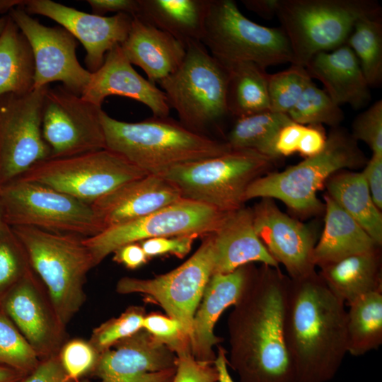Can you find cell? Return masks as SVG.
<instances>
[{
    "label": "cell",
    "mask_w": 382,
    "mask_h": 382,
    "mask_svg": "<svg viewBox=\"0 0 382 382\" xmlns=\"http://www.w3.org/2000/svg\"><path fill=\"white\" fill-rule=\"evenodd\" d=\"M289 282L279 269L252 267L227 323V362L239 382H295L284 334Z\"/></svg>",
    "instance_id": "1"
},
{
    "label": "cell",
    "mask_w": 382,
    "mask_h": 382,
    "mask_svg": "<svg viewBox=\"0 0 382 382\" xmlns=\"http://www.w3.org/2000/svg\"><path fill=\"white\" fill-rule=\"evenodd\" d=\"M284 340L295 382H329L347 352V311L316 272L289 279Z\"/></svg>",
    "instance_id": "2"
},
{
    "label": "cell",
    "mask_w": 382,
    "mask_h": 382,
    "mask_svg": "<svg viewBox=\"0 0 382 382\" xmlns=\"http://www.w3.org/2000/svg\"><path fill=\"white\" fill-rule=\"evenodd\" d=\"M100 122L106 149L149 174L160 175L177 165L232 149L226 141L195 132L169 116L127 122L114 119L102 110Z\"/></svg>",
    "instance_id": "3"
},
{
    "label": "cell",
    "mask_w": 382,
    "mask_h": 382,
    "mask_svg": "<svg viewBox=\"0 0 382 382\" xmlns=\"http://www.w3.org/2000/svg\"><path fill=\"white\" fill-rule=\"evenodd\" d=\"M22 243L30 265L43 282L54 313L63 328L86 300L84 285L94 267L83 237L28 226H11Z\"/></svg>",
    "instance_id": "4"
},
{
    "label": "cell",
    "mask_w": 382,
    "mask_h": 382,
    "mask_svg": "<svg viewBox=\"0 0 382 382\" xmlns=\"http://www.w3.org/2000/svg\"><path fill=\"white\" fill-rule=\"evenodd\" d=\"M367 160L346 129L332 127L323 149L282 172L267 173L248 187L245 199L274 198L303 214L318 213L322 203L317 192L335 173L364 166Z\"/></svg>",
    "instance_id": "5"
},
{
    "label": "cell",
    "mask_w": 382,
    "mask_h": 382,
    "mask_svg": "<svg viewBox=\"0 0 382 382\" xmlns=\"http://www.w3.org/2000/svg\"><path fill=\"white\" fill-rule=\"evenodd\" d=\"M374 0H278L276 16L292 53V63L305 66L315 54L346 43L360 18L381 16Z\"/></svg>",
    "instance_id": "6"
},
{
    "label": "cell",
    "mask_w": 382,
    "mask_h": 382,
    "mask_svg": "<svg viewBox=\"0 0 382 382\" xmlns=\"http://www.w3.org/2000/svg\"><path fill=\"white\" fill-rule=\"evenodd\" d=\"M275 160L248 149L177 165L160 175L185 199L228 212L243 207L248 186L269 173Z\"/></svg>",
    "instance_id": "7"
},
{
    "label": "cell",
    "mask_w": 382,
    "mask_h": 382,
    "mask_svg": "<svg viewBox=\"0 0 382 382\" xmlns=\"http://www.w3.org/2000/svg\"><path fill=\"white\" fill-rule=\"evenodd\" d=\"M228 71L199 41L186 45L179 67L158 84L168 105L187 128L206 134L229 115L226 105ZM207 135V134H206Z\"/></svg>",
    "instance_id": "8"
},
{
    "label": "cell",
    "mask_w": 382,
    "mask_h": 382,
    "mask_svg": "<svg viewBox=\"0 0 382 382\" xmlns=\"http://www.w3.org/2000/svg\"><path fill=\"white\" fill-rule=\"evenodd\" d=\"M200 42L224 64L251 62L267 69L293 60L282 28L252 21L233 0H211Z\"/></svg>",
    "instance_id": "9"
},
{
    "label": "cell",
    "mask_w": 382,
    "mask_h": 382,
    "mask_svg": "<svg viewBox=\"0 0 382 382\" xmlns=\"http://www.w3.org/2000/svg\"><path fill=\"white\" fill-rule=\"evenodd\" d=\"M4 220L10 226H28L83 238L103 228L90 204L37 183L16 179L0 186Z\"/></svg>",
    "instance_id": "10"
},
{
    "label": "cell",
    "mask_w": 382,
    "mask_h": 382,
    "mask_svg": "<svg viewBox=\"0 0 382 382\" xmlns=\"http://www.w3.org/2000/svg\"><path fill=\"white\" fill-rule=\"evenodd\" d=\"M148 174L120 154L104 149L45 159L17 179L45 185L91 204L122 185Z\"/></svg>",
    "instance_id": "11"
},
{
    "label": "cell",
    "mask_w": 382,
    "mask_h": 382,
    "mask_svg": "<svg viewBox=\"0 0 382 382\" xmlns=\"http://www.w3.org/2000/svg\"><path fill=\"white\" fill-rule=\"evenodd\" d=\"M224 213L182 197L145 216L84 238L83 243L96 266L108 255L128 243L182 235L204 236L214 231Z\"/></svg>",
    "instance_id": "12"
},
{
    "label": "cell",
    "mask_w": 382,
    "mask_h": 382,
    "mask_svg": "<svg viewBox=\"0 0 382 382\" xmlns=\"http://www.w3.org/2000/svg\"><path fill=\"white\" fill-rule=\"evenodd\" d=\"M49 87L0 96V186L51 156L42 132L43 102Z\"/></svg>",
    "instance_id": "13"
},
{
    "label": "cell",
    "mask_w": 382,
    "mask_h": 382,
    "mask_svg": "<svg viewBox=\"0 0 382 382\" xmlns=\"http://www.w3.org/2000/svg\"><path fill=\"white\" fill-rule=\"evenodd\" d=\"M214 272L212 238L209 234L197 250L184 263L151 279L124 277L117 283L119 294H141L161 306L168 316L178 320L190 340L195 312Z\"/></svg>",
    "instance_id": "14"
},
{
    "label": "cell",
    "mask_w": 382,
    "mask_h": 382,
    "mask_svg": "<svg viewBox=\"0 0 382 382\" xmlns=\"http://www.w3.org/2000/svg\"><path fill=\"white\" fill-rule=\"evenodd\" d=\"M101 107L62 85L47 88L42 114V137L50 158H62L106 149Z\"/></svg>",
    "instance_id": "15"
},
{
    "label": "cell",
    "mask_w": 382,
    "mask_h": 382,
    "mask_svg": "<svg viewBox=\"0 0 382 382\" xmlns=\"http://www.w3.org/2000/svg\"><path fill=\"white\" fill-rule=\"evenodd\" d=\"M8 16L31 47L35 62L33 89L59 81L65 88L81 96L91 72L78 61L76 38L62 26L49 27L40 23L21 6L11 9Z\"/></svg>",
    "instance_id": "16"
},
{
    "label": "cell",
    "mask_w": 382,
    "mask_h": 382,
    "mask_svg": "<svg viewBox=\"0 0 382 382\" xmlns=\"http://www.w3.org/2000/svg\"><path fill=\"white\" fill-rule=\"evenodd\" d=\"M177 356L140 330L98 354L91 371L99 382H172Z\"/></svg>",
    "instance_id": "17"
},
{
    "label": "cell",
    "mask_w": 382,
    "mask_h": 382,
    "mask_svg": "<svg viewBox=\"0 0 382 382\" xmlns=\"http://www.w3.org/2000/svg\"><path fill=\"white\" fill-rule=\"evenodd\" d=\"M21 7L30 15L54 21L77 39L85 48V64L91 73L102 66L110 50L125 41L133 20L127 13L99 16L51 0H25Z\"/></svg>",
    "instance_id": "18"
},
{
    "label": "cell",
    "mask_w": 382,
    "mask_h": 382,
    "mask_svg": "<svg viewBox=\"0 0 382 382\" xmlns=\"http://www.w3.org/2000/svg\"><path fill=\"white\" fill-rule=\"evenodd\" d=\"M252 210L256 234L273 258L285 267L289 279L315 272L316 237L307 226L282 212L270 198H262Z\"/></svg>",
    "instance_id": "19"
},
{
    "label": "cell",
    "mask_w": 382,
    "mask_h": 382,
    "mask_svg": "<svg viewBox=\"0 0 382 382\" xmlns=\"http://www.w3.org/2000/svg\"><path fill=\"white\" fill-rule=\"evenodd\" d=\"M4 308L40 359L59 354L65 328L49 298L43 294L32 268L10 289Z\"/></svg>",
    "instance_id": "20"
},
{
    "label": "cell",
    "mask_w": 382,
    "mask_h": 382,
    "mask_svg": "<svg viewBox=\"0 0 382 382\" xmlns=\"http://www.w3.org/2000/svg\"><path fill=\"white\" fill-rule=\"evenodd\" d=\"M110 96H124L146 105L154 117H168L170 108L163 91L138 74L120 45L105 55L102 66L91 73L81 97L101 107Z\"/></svg>",
    "instance_id": "21"
},
{
    "label": "cell",
    "mask_w": 382,
    "mask_h": 382,
    "mask_svg": "<svg viewBox=\"0 0 382 382\" xmlns=\"http://www.w3.org/2000/svg\"><path fill=\"white\" fill-rule=\"evenodd\" d=\"M180 198L170 182L148 174L122 185L91 205L105 230L145 216Z\"/></svg>",
    "instance_id": "22"
},
{
    "label": "cell",
    "mask_w": 382,
    "mask_h": 382,
    "mask_svg": "<svg viewBox=\"0 0 382 382\" xmlns=\"http://www.w3.org/2000/svg\"><path fill=\"white\" fill-rule=\"evenodd\" d=\"M252 267L248 264L233 272L210 277L192 323L190 349L197 360L214 364L213 347L222 341L214 335L215 324L224 311L239 299Z\"/></svg>",
    "instance_id": "23"
},
{
    "label": "cell",
    "mask_w": 382,
    "mask_h": 382,
    "mask_svg": "<svg viewBox=\"0 0 382 382\" xmlns=\"http://www.w3.org/2000/svg\"><path fill=\"white\" fill-rule=\"evenodd\" d=\"M209 235L214 255L213 274L228 273L254 262L279 269V263L256 234L250 208L243 206L225 212Z\"/></svg>",
    "instance_id": "24"
},
{
    "label": "cell",
    "mask_w": 382,
    "mask_h": 382,
    "mask_svg": "<svg viewBox=\"0 0 382 382\" xmlns=\"http://www.w3.org/2000/svg\"><path fill=\"white\" fill-rule=\"evenodd\" d=\"M305 68L311 79L323 83L325 92L339 105L347 103L354 109H361L371 100V88L347 44L315 54Z\"/></svg>",
    "instance_id": "25"
},
{
    "label": "cell",
    "mask_w": 382,
    "mask_h": 382,
    "mask_svg": "<svg viewBox=\"0 0 382 382\" xmlns=\"http://www.w3.org/2000/svg\"><path fill=\"white\" fill-rule=\"evenodd\" d=\"M120 46L129 62L140 67L154 84L173 74L186 54L183 42L139 17H133Z\"/></svg>",
    "instance_id": "26"
},
{
    "label": "cell",
    "mask_w": 382,
    "mask_h": 382,
    "mask_svg": "<svg viewBox=\"0 0 382 382\" xmlns=\"http://www.w3.org/2000/svg\"><path fill=\"white\" fill-rule=\"evenodd\" d=\"M324 198L325 226L313 250L316 266L321 267L379 248L365 230L329 195Z\"/></svg>",
    "instance_id": "27"
},
{
    "label": "cell",
    "mask_w": 382,
    "mask_h": 382,
    "mask_svg": "<svg viewBox=\"0 0 382 382\" xmlns=\"http://www.w3.org/2000/svg\"><path fill=\"white\" fill-rule=\"evenodd\" d=\"M137 16L185 45L201 41L211 0H139Z\"/></svg>",
    "instance_id": "28"
},
{
    "label": "cell",
    "mask_w": 382,
    "mask_h": 382,
    "mask_svg": "<svg viewBox=\"0 0 382 382\" xmlns=\"http://www.w3.org/2000/svg\"><path fill=\"white\" fill-rule=\"evenodd\" d=\"M320 267L318 274L347 305L365 294L382 292L379 248L352 255Z\"/></svg>",
    "instance_id": "29"
},
{
    "label": "cell",
    "mask_w": 382,
    "mask_h": 382,
    "mask_svg": "<svg viewBox=\"0 0 382 382\" xmlns=\"http://www.w3.org/2000/svg\"><path fill=\"white\" fill-rule=\"evenodd\" d=\"M329 195L378 245L382 243V214L374 203L362 173L338 171L326 181Z\"/></svg>",
    "instance_id": "30"
},
{
    "label": "cell",
    "mask_w": 382,
    "mask_h": 382,
    "mask_svg": "<svg viewBox=\"0 0 382 382\" xmlns=\"http://www.w3.org/2000/svg\"><path fill=\"white\" fill-rule=\"evenodd\" d=\"M34 76L35 62L30 43L8 14L0 35V96L30 92Z\"/></svg>",
    "instance_id": "31"
},
{
    "label": "cell",
    "mask_w": 382,
    "mask_h": 382,
    "mask_svg": "<svg viewBox=\"0 0 382 382\" xmlns=\"http://www.w3.org/2000/svg\"><path fill=\"white\" fill-rule=\"evenodd\" d=\"M224 64L228 71L226 105L229 115L237 118L270 111L266 69L251 62Z\"/></svg>",
    "instance_id": "32"
},
{
    "label": "cell",
    "mask_w": 382,
    "mask_h": 382,
    "mask_svg": "<svg viewBox=\"0 0 382 382\" xmlns=\"http://www.w3.org/2000/svg\"><path fill=\"white\" fill-rule=\"evenodd\" d=\"M347 352L360 357L382 344V292L365 294L348 305Z\"/></svg>",
    "instance_id": "33"
},
{
    "label": "cell",
    "mask_w": 382,
    "mask_h": 382,
    "mask_svg": "<svg viewBox=\"0 0 382 382\" xmlns=\"http://www.w3.org/2000/svg\"><path fill=\"white\" fill-rule=\"evenodd\" d=\"M291 120L287 115L266 111L236 118L226 143L232 149H248L277 161L273 144L279 130Z\"/></svg>",
    "instance_id": "34"
},
{
    "label": "cell",
    "mask_w": 382,
    "mask_h": 382,
    "mask_svg": "<svg viewBox=\"0 0 382 382\" xmlns=\"http://www.w3.org/2000/svg\"><path fill=\"white\" fill-rule=\"evenodd\" d=\"M381 16L358 20L349 35L347 44L356 56L370 88L382 83V21Z\"/></svg>",
    "instance_id": "35"
},
{
    "label": "cell",
    "mask_w": 382,
    "mask_h": 382,
    "mask_svg": "<svg viewBox=\"0 0 382 382\" xmlns=\"http://www.w3.org/2000/svg\"><path fill=\"white\" fill-rule=\"evenodd\" d=\"M294 122L303 125L338 127L345 115L340 105L335 103L325 90L311 81L303 91L296 105L288 113Z\"/></svg>",
    "instance_id": "36"
},
{
    "label": "cell",
    "mask_w": 382,
    "mask_h": 382,
    "mask_svg": "<svg viewBox=\"0 0 382 382\" xmlns=\"http://www.w3.org/2000/svg\"><path fill=\"white\" fill-rule=\"evenodd\" d=\"M311 81L305 66L294 64L279 72L269 74L267 91L270 111L288 115Z\"/></svg>",
    "instance_id": "37"
},
{
    "label": "cell",
    "mask_w": 382,
    "mask_h": 382,
    "mask_svg": "<svg viewBox=\"0 0 382 382\" xmlns=\"http://www.w3.org/2000/svg\"><path fill=\"white\" fill-rule=\"evenodd\" d=\"M40 362L37 353L14 323L0 313V364L27 375Z\"/></svg>",
    "instance_id": "38"
},
{
    "label": "cell",
    "mask_w": 382,
    "mask_h": 382,
    "mask_svg": "<svg viewBox=\"0 0 382 382\" xmlns=\"http://www.w3.org/2000/svg\"><path fill=\"white\" fill-rule=\"evenodd\" d=\"M30 270L22 243L6 224L0 230V292L11 288Z\"/></svg>",
    "instance_id": "39"
},
{
    "label": "cell",
    "mask_w": 382,
    "mask_h": 382,
    "mask_svg": "<svg viewBox=\"0 0 382 382\" xmlns=\"http://www.w3.org/2000/svg\"><path fill=\"white\" fill-rule=\"evenodd\" d=\"M144 316L141 307L131 306L119 317L110 319L95 328L89 343L99 354L116 342L141 330Z\"/></svg>",
    "instance_id": "40"
},
{
    "label": "cell",
    "mask_w": 382,
    "mask_h": 382,
    "mask_svg": "<svg viewBox=\"0 0 382 382\" xmlns=\"http://www.w3.org/2000/svg\"><path fill=\"white\" fill-rule=\"evenodd\" d=\"M142 329L175 354L191 351L190 338L176 320L158 313L144 316Z\"/></svg>",
    "instance_id": "41"
},
{
    "label": "cell",
    "mask_w": 382,
    "mask_h": 382,
    "mask_svg": "<svg viewBox=\"0 0 382 382\" xmlns=\"http://www.w3.org/2000/svg\"><path fill=\"white\" fill-rule=\"evenodd\" d=\"M59 356L66 376L72 381H76L93 371L98 354L89 342L74 339L64 344Z\"/></svg>",
    "instance_id": "42"
},
{
    "label": "cell",
    "mask_w": 382,
    "mask_h": 382,
    "mask_svg": "<svg viewBox=\"0 0 382 382\" xmlns=\"http://www.w3.org/2000/svg\"><path fill=\"white\" fill-rule=\"evenodd\" d=\"M352 137L366 143L373 154L382 155V100L359 113L352 123Z\"/></svg>",
    "instance_id": "43"
},
{
    "label": "cell",
    "mask_w": 382,
    "mask_h": 382,
    "mask_svg": "<svg viewBox=\"0 0 382 382\" xmlns=\"http://www.w3.org/2000/svg\"><path fill=\"white\" fill-rule=\"evenodd\" d=\"M176 356V371L172 382H218L219 374L214 364L197 360L191 351Z\"/></svg>",
    "instance_id": "44"
},
{
    "label": "cell",
    "mask_w": 382,
    "mask_h": 382,
    "mask_svg": "<svg viewBox=\"0 0 382 382\" xmlns=\"http://www.w3.org/2000/svg\"><path fill=\"white\" fill-rule=\"evenodd\" d=\"M197 235L159 237L142 241L141 245L147 257L171 254L183 258L189 253Z\"/></svg>",
    "instance_id": "45"
},
{
    "label": "cell",
    "mask_w": 382,
    "mask_h": 382,
    "mask_svg": "<svg viewBox=\"0 0 382 382\" xmlns=\"http://www.w3.org/2000/svg\"><path fill=\"white\" fill-rule=\"evenodd\" d=\"M305 127L291 120L279 130L273 144V154L276 160L297 152Z\"/></svg>",
    "instance_id": "46"
},
{
    "label": "cell",
    "mask_w": 382,
    "mask_h": 382,
    "mask_svg": "<svg viewBox=\"0 0 382 382\" xmlns=\"http://www.w3.org/2000/svg\"><path fill=\"white\" fill-rule=\"evenodd\" d=\"M19 382H74L66 376L59 354L42 359L37 366Z\"/></svg>",
    "instance_id": "47"
},
{
    "label": "cell",
    "mask_w": 382,
    "mask_h": 382,
    "mask_svg": "<svg viewBox=\"0 0 382 382\" xmlns=\"http://www.w3.org/2000/svg\"><path fill=\"white\" fill-rule=\"evenodd\" d=\"M361 172L367 183L374 203L382 209V155L372 154Z\"/></svg>",
    "instance_id": "48"
},
{
    "label": "cell",
    "mask_w": 382,
    "mask_h": 382,
    "mask_svg": "<svg viewBox=\"0 0 382 382\" xmlns=\"http://www.w3.org/2000/svg\"><path fill=\"white\" fill-rule=\"evenodd\" d=\"M326 139L327 137L321 125H306L297 152L305 158L313 156L323 149Z\"/></svg>",
    "instance_id": "49"
},
{
    "label": "cell",
    "mask_w": 382,
    "mask_h": 382,
    "mask_svg": "<svg viewBox=\"0 0 382 382\" xmlns=\"http://www.w3.org/2000/svg\"><path fill=\"white\" fill-rule=\"evenodd\" d=\"M93 14L105 16L112 12L127 13L132 17L139 11V0H88Z\"/></svg>",
    "instance_id": "50"
},
{
    "label": "cell",
    "mask_w": 382,
    "mask_h": 382,
    "mask_svg": "<svg viewBox=\"0 0 382 382\" xmlns=\"http://www.w3.org/2000/svg\"><path fill=\"white\" fill-rule=\"evenodd\" d=\"M113 260L129 269H137L146 263L149 258L139 243L124 245L114 252Z\"/></svg>",
    "instance_id": "51"
},
{
    "label": "cell",
    "mask_w": 382,
    "mask_h": 382,
    "mask_svg": "<svg viewBox=\"0 0 382 382\" xmlns=\"http://www.w3.org/2000/svg\"><path fill=\"white\" fill-rule=\"evenodd\" d=\"M277 2L278 0H242L248 10L266 19L276 16Z\"/></svg>",
    "instance_id": "52"
},
{
    "label": "cell",
    "mask_w": 382,
    "mask_h": 382,
    "mask_svg": "<svg viewBox=\"0 0 382 382\" xmlns=\"http://www.w3.org/2000/svg\"><path fill=\"white\" fill-rule=\"evenodd\" d=\"M217 349L214 365L219 374L218 382H234L228 369L227 351L221 346H218Z\"/></svg>",
    "instance_id": "53"
},
{
    "label": "cell",
    "mask_w": 382,
    "mask_h": 382,
    "mask_svg": "<svg viewBox=\"0 0 382 382\" xmlns=\"http://www.w3.org/2000/svg\"><path fill=\"white\" fill-rule=\"evenodd\" d=\"M23 374L7 366H0V382H18Z\"/></svg>",
    "instance_id": "54"
},
{
    "label": "cell",
    "mask_w": 382,
    "mask_h": 382,
    "mask_svg": "<svg viewBox=\"0 0 382 382\" xmlns=\"http://www.w3.org/2000/svg\"><path fill=\"white\" fill-rule=\"evenodd\" d=\"M24 1L25 0H0V16L8 14L10 11L15 7L22 6Z\"/></svg>",
    "instance_id": "55"
},
{
    "label": "cell",
    "mask_w": 382,
    "mask_h": 382,
    "mask_svg": "<svg viewBox=\"0 0 382 382\" xmlns=\"http://www.w3.org/2000/svg\"><path fill=\"white\" fill-rule=\"evenodd\" d=\"M6 225V224L4 220V208H3L1 199L0 197V230L3 228Z\"/></svg>",
    "instance_id": "56"
},
{
    "label": "cell",
    "mask_w": 382,
    "mask_h": 382,
    "mask_svg": "<svg viewBox=\"0 0 382 382\" xmlns=\"http://www.w3.org/2000/svg\"><path fill=\"white\" fill-rule=\"evenodd\" d=\"M7 19H8V15H5V16H3L0 17V35L1 34L4 27L6 25Z\"/></svg>",
    "instance_id": "57"
},
{
    "label": "cell",
    "mask_w": 382,
    "mask_h": 382,
    "mask_svg": "<svg viewBox=\"0 0 382 382\" xmlns=\"http://www.w3.org/2000/svg\"><path fill=\"white\" fill-rule=\"evenodd\" d=\"M74 382H87V381H80L77 380V381H76Z\"/></svg>",
    "instance_id": "58"
}]
</instances>
